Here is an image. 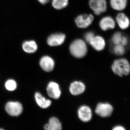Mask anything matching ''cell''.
<instances>
[{
	"label": "cell",
	"mask_w": 130,
	"mask_h": 130,
	"mask_svg": "<svg viewBox=\"0 0 130 130\" xmlns=\"http://www.w3.org/2000/svg\"><path fill=\"white\" fill-rule=\"evenodd\" d=\"M90 44L96 51H101L105 48L106 42L102 37L100 36H95Z\"/></svg>",
	"instance_id": "cell-14"
},
{
	"label": "cell",
	"mask_w": 130,
	"mask_h": 130,
	"mask_svg": "<svg viewBox=\"0 0 130 130\" xmlns=\"http://www.w3.org/2000/svg\"><path fill=\"white\" fill-rule=\"evenodd\" d=\"M40 65L43 70L47 72H50L54 68V61L50 56H44L40 59Z\"/></svg>",
	"instance_id": "cell-9"
},
{
	"label": "cell",
	"mask_w": 130,
	"mask_h": 130,
	"mask_svg": "<svg viewBox=\"0 0 130 130\" xmlns=\"http://www.w3.org/2000/svg\"><path fill=\"white\" fill-rule=\"evenodd\" d=\"M68 4V0H53L52 5L55 9L60 10L66 7Z\"/></svg>",
	"instance_id": "cell-19"
},
{
	"label": "cell",
	"mask_w": 130,
	"mask_h": 130,
	"mask_svg": "<svg viewBox=\"0 0 130 130\" xmlns=\"http://www.w3.org/2000/svg\"><path fill=\"white\" fill-rule=\"evenodd\" d=\"M113 130H125V128L121 126L118 125L114 127L112 129Z\"/></svg>",
	"instance_id": "cell-25"
},
{
	"label": "cell",
	"mask_w": 130,
	"mask_h": 130,
	"mask_svg": "<svg viewBox=\"0 0 130 130\" xmlns=\"http://www.w3.org/2000/svg\"><path fill=\"white\" fill-rule=\"evenodd\" d=\"M94 32L91 31L87 32L84 35V38L86 42L90 43L95 37Z\"/></svg>",
	"instance_id": "cell-23"
},
{
	"label": "cell",
	"mask_w": 130,
	"mask_h": 130,
	"mask_svg": "<svg viewBox=\"0 0 130 130\" xmlns=\"http://www.w3.org/2000/svg\"><path fill=\"white\" fill-rule=\"evenodd\" d=\"M129 40L127 37L126 36H123L121 44L124 46H126L129 44Z\"/></svg>",
	"instance_id": "cell-24"
},
{
	"label": "cell",
	"mask_w": 130,
	"mask_h": 130,
	"mask_svg": "<svg viewBox=\"0 0 130 130\" xmlns=\"http://www.w3.org/2000/svg\"><path fill=\"white\" fill-rule=\"evenodd\" d=\"M71 54L75 58H81L86 55L88 48L86 42L81 39L74 40L70 45Z\"/></svg>",
	"instance_id": "cell-1"
},
{
	"label": "cell",
	"mask_w": 130,
	"mask_h": 130,
	"mask_svg": "<svg viewBox=\"0 0 130 130\" xmlns=\"http://www.w3.org/2000/svg\"><path fill=\"white\" fill-rule=\"evenodd\" d=\"M94 19V16L92 14H80L76 18L75 22L78 28H85L91 24Z\"/></svg>",
	"instance_id": "cell-5"
},
{
	"label": "cell",
	"mask_w": 130,
	"mask_h": 130,
	"mask_svg": "<svg viewBox=\"0 0 130 130\" xmlns=\"http://www.w3.org/2000/svg\"><path fill=\"white\" fill-rule=\"evenodd\" d=\"M44 129L46 130H60L62 126L58 119L52 117L50 119L48 123L44 125Z\"/></svg>",
	"instance_id": "cell-16"
},
{
	"label": "cell",
	"mask_w": 130,
	"mask_h": 130,
	"mask_svg": "<svg viewBox=\"0 0 130 130\" xmlns=\"http://www.w3.org/2000/svg\"><path fill=\"white\" fill-rule=\"evenodd\" d=\"M85 90V86L82 82L74 81L71 84L70 87V91L72 94L74 95L81 94Z\"/></svg>",
	"instance_id": "cell-13"
},
{
	"label": "cell",
	"mask_w": 130,
	"mask_h": 130,
	"mask_svg": "<svg viewBox=\"0 0 130 130\" xmlns=\"http://www.w3.org/2000/svg\"><path fill=\"white\" fill-rule=\"evenodd\" d=\"M113 111L111 105L108 103H101L98 104L95 110L96 113L101 117H109L111 116Z\"/></svg>",
	"instance_id": "cell-6"
},
{
	"label": "cell",
	"mask_w": 130,
	"mask_h": 130,
	"mask_svg": "<svg viewBox=\"0 0 130 130\" xmlns=\"http://www.w3.org/2000/svg\"><path fill=\"white\" fill-rule=\"evenodd\" d=\"M22 48L26 53L31 54L37 51L38 46L35 41L31 40L24 42L22 45Z\"/></svg>",
	"instance_id": "cell-17"
},
{
	"label": "cell",
	"mask_w": 130,
	"mask_h": 130,
	"mask_svg": "<svg viewBox=\"0 0 130 130\" xmlns=\"http://www.w3.org/2000/svg\"><path fill=\"white\" fill-rule=\"evenodd\" d=\"M47 92L50 97L54 99H58L60 97L61 91L58 84L54 82H50L47 86Z\"/></svg>",
	"instance_id": "cell-8"
},
{
	"label": "cell",
	"mask_w": 130,
	"mask_h": 130,
	"mask_svg": "<svg viewBox=\"0 0 130 130\" xmlns=\"http://www.w3.org/2000/svg\"><path fill=\"white\" fill-rule=\"evenodd\" d=\"M116 21L121 29H126L130 26L129 19L124 13H120L117 14L116 18Z\"/></svg>",
	"instance_id": "cell-12"
},
{
	"label": "cell",
	"mask_w": 130,
	"mask_h": 130,
	"mask_svg": "<svg viewBox=\"0 0 130 130\" xmlns=\"http://www.w3.org/2000/svg\"><path fill=\"white\" fill-rule=\"evenodd\" d=\"M5 109L10 116H18L23 112V107L22 104L19 102L9 101L6 104Z\"/></svg>",
	"instance_id": "cell-3"
},
{
	"label": "cell",
	"mask_w": 130,
	"mask_h": 130,
	"mask_svg": "<svg viewBox=\"0 0 130 130\" xmlns=\"http://www.w3.org/2000/svg\"><path fill=\"white\" fill-rule=\"evenodd\" d=\"M99 24L102 30L107 31L114 29L116 26V22L111 16H106L101 19Z\"/></svg>",
	"instance_id": "cell-10"
},
{
	"label": "cell",
	"mask_w": 130,
	"mask_h": 130,
	"mask_svg": "<svg viewBox=\"0 0 130 130\" xmlns=\"http://www.w3.org/2000/svg\"><path fill=\"white\" fill-rule=\"evenodd\" d=\"M111 68L114 73L120 77L128 75L130 73V63L125 58L116 60L112 64Z\"/></svg>",
	"instance_id": "cell-2"
},
{
	"label": "cell",
	"mask_w": 130,
	"mask_h": 130,
	"mask_svg": "<svg viewBox=\"0 0 130 130\" xmlns=\"http://www.w3.org/2000/svg\"><path fill=\"white\" fill-rule=\"evenodd\" d=\"M4 130V129H0V130Z\"/></svg>",
	"instance_id": "cell-27"
},
{
	"label": "cell",
	"mask_w": 130,
	"mask_h": 130,
	"mask_svg": "<svg viewBox=\"0 0 130 130\" xmlns=\"http://www.w3.org/2000/svg\"><path fill=\"white\" fill-rule=\"evenodd\" d=\"M66 36L62 33H55L50 35L47 40V43L50 46H57L64 43Z\"/></svg>",
	"instance_id": "cell-7"
},
{
	"label": "cell",
	"mask_w": 130,
	"mask_h": 130,
	"mask_svg": "<svg viewBox=\"0 0 130 130\" xmlns=\"http://www.w3.org/2000/svg\"><path fill=\"white\" fill-rule=\"evenodd\" d=\"M35 97L36 102L40 107L43 109H46L51 106V101L46 99L39 92H37L35 93Z\"/></svg>",
	"instance_id": "cell-15"
},
{
	"label": "cell",
	"mask_w": 130,
	"mask_h": 130,
	"mask_svg": "<svg viewBox=\"0 0 130 130\" xmlns=\"http://www.w3.org/2000/svg\"><path fill=\"white\" fill-rule=\"evenodd\" d=\"M89 5L91 9L96 15H100L107 11L106 0H90Z\"/></svg>",
	"instance_id": "cell-4"
},
{
	"label": "cell",
	"mask_w": 130,
	"mask_h": 130,
	"mask_svg": "<svg viewBox=\"0 0 130 130\" xmlns=\"http://www.w3.org/2000/svg\"><path fill=\"white\" fill-rule=\"evenodd\" d=\"M110 5L113 9L121 11L125 9L128 4V0H110Z\"/></svg>",
	"instance_id": "cell-18"
},
{
	"label": "cell",
	"mask_w": 130,
	"mask_h": 130,
	"mask_svg": "<svg viewBox=\"0 0 130 130\" xmlns=\"http://www.w3.org/2000/svg\"><path fill=\"white\" fill-rule=\"evenodd\" d=\"M123 35L121 32L117 31L112 36L111 41L114 45L121 44Z\"/></svg>",
	"instance_id": "cell-20"
},
{
	"label": "cell",
	"mask_w": 130,
	"mask_h": 130,
	"mask_svg": "<svg viewBox=\"0 0 130 130\" xmlns=\"http://www.w3.org/2000/svg\"><path fill=\"white\" fill-rule=\"evenodd\" d=\"M50 1V0H38V1L43 5L46 4L49 2Z\"/></svg>",
	"instance_id": "cell-26"
},
{
	"label": "cell",
	"mask_w": 130,
	"mask_h": 130,
	"mask_svg": "<svg viewBox=\"0 0 130 130\" xmlns=\"http://www.w3.org/2000/svg\"><path fill=\"white\" fill-rule=\"evenodd\" d=\"M113 52L116 55H123L125 52V47L120 44L115 45L113 48Z\"/></svg>",
	"instance_id": "cell-22"
},
{
	"label": "cell",
	"mask_w": 130,
	"mask_h": 130,
	"mask_svg": "<svg viewBox=\"0 0 130 130\" xmlns=\"http://www.w3.org/2000/svg\"><path fill=\"white\" fill-rule=\"evenodd\" d=\"M5 87L9 91H13L17 88V84L14 79H9L5 83Z\"/></svg>",
	"instance_id": "cell-21"
},
{
	"label": "cell",
	"mask_w": 130,
	"mask_h": 130,
	"mask_svg": "<svg viewBox=\"0 0 130 130\" xmlns=\"http://www.w3.org/2000/svg\"><path fill=\"white\" fill-rule=\"evenodd\" d=\"M79 119L83 122L90 121L92 118V112L90 108L86 106L80 107L78 111Z\"/></svg>",
	"instance_id": "cell-11"
}]
</instances>
